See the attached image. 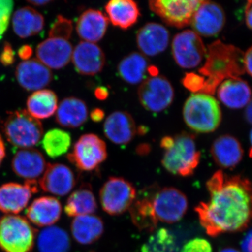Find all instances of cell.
Listing matches in <instances>:
<instances>
[{"label": "cell", "instance_id": "e0dca14e", "mask_svg": "<svg viewBox=\"0 0 252 252\" xmlns=\"http://www.w3.org/2000/svg\"><path fill=\"white\" fill-rule=\"evenodd\" d=\"M137 47L144 56H155L166 50L170 42V32L160 23H149L137 33Z\"/></svg>", "mask_w": 252, "mask_h": 252}, {"label": "cell", "instance_id": "9c48e42d", "mask_svg": "<svg viewBox=\"0 0 252 252\" xmlns=\"http://www.w3.org/2000/svg\"><path fill=\"white\" fill-rule=\"evenodd\" d=\"M172 53L176 63L183 69H193L206 57L207 49L200 36L187 30L176 34L172 41Z\"/></svg>", "mask_w": 252, "mask_h": 252}, {"label": "cell", "instance_id": "7a4b0ae2", "mask_svg": "<svg viewBox=\"0 0 252 252\" xmlns=\"http://www.w3.org/2000/svg\"><path fill=\"white\" fill-rule=\"evenodd\" d=\"M244 54L236 46L220 40L207 46L206 61L198 71L205 79L202 94L212 95L223 81L245 74Z\"/></svg>", "mask_w": 252, "mask_h": 252}, {"label": "cell", "instance_id": "f5cc1de1", "mask_svg": "<svg viewBox=\"0 0 252 252\" xmlns=\"http://www.w3.org/2000/svg\"><path fill=\"white\" fill-rule=\"evenodd\" d=\"M250 148L249 150V156L250 158H252V129L250 134Z\"/></svg>", "mask_w": 252, "mask_h": 252}, {"label": "cell", "instance_id": "5b68a950", "mask_svg": "<svg viewBox=\"0 0 252 252\" xmlns=\"http://www.w3.org/2000/svg\"><path fill=\"white\" fill-rule=\"evenodd\" d=\"M36 233L24 217L5 215L0 220V248L4 252H31Z\"/></svg>", "mask_w": 252, "mask_h": 252}, {"label": "cell", "instance_id": "5bb4252c", "mask_svg": "<svg viewBox=\"0 0 252 252\" xmlns=\"http://www.w3.org/2000/svg\"><path fill=\"white\" fill-rule=\"evenodd\" d=\"M38 190L35 181H26L24 185L6 183L0 187V210L8 215H17L23 211Z\"/></svg>", "mask_w": 252, "mask_h": 252}, {"label": "cell", "instance_id": "e575fe53", "mask_svg": "<svg viewBox=\"0 0 252 252\" xmlns=\"http://www.w3.org/2000/svg\"><path fill=\"white\" fill-rule=\"evenodd\" d=\"M180 245L172 230L166 228L157 229L142 245L141 252H179Z\"/></svg>", "mask_w": 252, "mask_h": 252}, {"label": "cell", "instance_id": "f6af8a7d", "mask_svg": "<svg viewBox=\"0 0 252 252\" xmlns=\"http://www.w3.org/2000/svg\"><path fill=\"white\" fill-rule=\"evenodd\" d=\"M242 248L244 252H252V230L244 238Z\"/></svg>", "mask_w": 252, "mask_h": 252}, {"label": "cell", "instance_id": "8992f818", "mask_svg": "<svg viewBox=\"0 0 252 252\" xmlns=\"http://www.w3.org/2000/svg\"><path fill=\"white\" fill-rule=\"evenodd\" d=\"M3 130L10 143L22 149L32 148L37 144L44 132L41 122L26 110L8 113Z\"/></svg>", "mask_w": 252, "mask_h": 252}, {"label": "cell", "instance_id": "ffe728a7", "mask_svg": "<svg viewBox=\"0 0 252 252\" xmlns=\"http://www.w3.org/2000/svg\"><path fill=\"white\" fill-rule=\"evenodd\" d=\"M44 156L37 149H23L15 154L11 162L13 171L26 181H35L45 172Z\"/></svg>", "mask_w": 252, "mask_h": 252}, {"label": "cell", "instance_id": "681fc988", "mask_svg": "<svg viewBox=\"0 0 252 252\" xmlns=\"http://www.w3.org/2000/svg\"><path fill=\"white\" fill-rule=\"evenodd\" d=\"M5 157H6V149H5L4 141L0 135V165L4 160Z\"/></svg>", "mask_w": 252, "mask_h": 252}, {"label": "cell", "instance_id": "1f68e13d", "mask_svg": "<svg viewBox=\"0 0 252 252\" xmlns=\"http://www.w3.org/2000/svg\"><path fill=\"white\" fill-rule=\"evenodd\" d=\"M132 223L140 231L153 233L157 229L158 220L152 196L135 200L129 209Z\"/></svg>", "mask_w": 252, "mask_h": 252}, {"label": "cell", "instance_id": "7dc6e473", "mask_svg": "<svg viewBox=\"0 0 252 252\" xmlns=\"http://www.w3.org/2000/svg\"><path fill=\"white\" fill-rule=\"evenodd\" d=\"M94 95L99 100H104L108 97V90L105 87L100 86V87L97 88L94 91Z\"/></svg>", "mask_w": 252, "mask_h": 252}, {"label": "cell", "instance_id": "83f0119b", "mask_svg": "<svg viewBox=\"0 0 252 252\" xmlns=\"http://www.w3.org/2000/svg\"><path fill=\"white\" fill-rule=\"evenodd\" d=\"M87 106L84 101L70 97L63 99L58 107L56 120L63 127L76 128L87 121Z\"/></svg>", "mask_w": 252, "mask_h": 252}, {"label": "cell", "instance_id": "ac0fdd59", "mask_svg": "<svg viewBox=\"0 0 252 252\" xmlns=\"http://www.w3.org/2000/svg\"><path fill=\"white\" fill-rule=\"evenodd\" d=\"M72 46L64 39L49 38L38 45L36 57L42 64L51 69L65 67L72 56Z\"/></svg>", "mask_w": 252, "mask_h": 252}, {"label": "cell", "instance_id": "d6986e66", "mask_svg": "<svg viewBox=\"0 0 252 252\" xmlns=\"http://www.w3.org/2000/svg\"><path fill=\"white\" fill-rule=\"evenodd\" d=\"M16 77L18 84L26 90L39 91L51 83L53 74L40 61L32 59L18 64Z\"/></svg>", "mask_w": 252, "mask_h": 252}, {"label": "cell", "instance_id": "bcb514c9", "mask_svg": "<svg viewBox=\"0 0 252 252\" xmlns=\"http://www.w3.org/2000/svg\"><path fill=\"white\" fill-rule=\"evenodd\" d=\"M91 119L94 122H99L104 117V112L102 109L96 108L91 111L90 114Z\"/></svg>", "mask_w": 252, "mask_h": 252}, {"label": "cell", "instance_id": "30bf717a", "mask_svg": "<svg viewBox=\"0 0 252 252\" xmlns=\"http://www.w3.org/2000/svg\"><path fill=\"white\" fill-rule=\"evenodd\" d=\"M138 97L141 104L149 112H161L171 105L175 91L167 78L158 75L148 77L141 84Z\"/></svg>", "mask_w": 252, "mask_h": 252}, {"label": "cell", "instance_id": "7c38bea8", "mask_svg": "<svg viewBox=\"0 0 252 252\" xmlns=\"http://www.w3.org/2000/svg\"><path fill=\"white\" fill-rule=\"evenodd\" d=\"M152 198L158 220L163 223L172 224L180 221L188 210L187 197L174 187L160 189Z\"/></svg>", "mask_w": 252, "mask_h": 252}, {"label": "cell", "instance_id": "f1b7e54d", "mask_svg": "<svg viewBox=\"0 0 252 252\" xmlns=\"http://www.w3.org/2000/svg\"><path fill=\"white\" fill-rule=\"evenodd\" d=\"M150 67L147 57L134 52L123 59L118 65L119 77L127 84L136 85L142 84L147 79Z\"/></svg>", "mask_w": 252, "mask_h": 252}, {"label": "cell", "instance_id": "60d3db41", "mask_svg": "<svg viewBox=\"0 0 252 252\" xmlns=\"http://www.w3.org/2000/svg\"><path fill=\"white\" fill-rule=\"evenodd\" d=\"M15 61L14 51L9 42H4L0 54V62L4 66L11 65Z\"/></svg>", "mask_w": 252, "mask_h": 252}, {"label": "cell", "instance_id": "836d02e7", "mask_svg": "<svg viewBox=\"0 0 252 252\" xmlns=\"http://www.w3.org/2000/svg\"><path fill=\"white\" fill-rule=\"evenodd\" d=\"M39 252H69L71 240L67 232L58 226L46 227L37 236Z\"/></svg>", "mask_w": 252, "mask_h": 252}, {"label": "cell", "instance_id": "7bdbcfd3", "mask_svg": "<svg viewBox=\"0 0 252 252\" xmlns=\"http://www.w3.org/2000/svg\"><path fill=\"white\" fill-rule=\"evenodd\" d=\"M32 49L30 45H23L18 49V55L21 59L24 60V61H28V59L31 57L32 55Z\"/></svg>", "mask_w": 252, "mask_h": 252}, {"label": "cell", "instance_id": "f35d334b", "mask_svg": "<svg viewBox=\"0 0 252 252\" xmlns=\"http://www.w3.org/2000/svg\"><path fill=\"white\" fill-rule=\"evenodd\" d=\"M13 8L14 1L11 0H0V38L4 34L9 26Z\"/></svg>", "mask_w": 252, "mask_h": 252}, {"label": "cell", "instance_id": "8fae6325", "mask_svg": "<svg viewBox=\"0 0 252 252\" xmlns=\"http://www.w3.org/2000/svg\"><path fill=\"white\" fill-rule=\"evenodd\" d=\"M200 3L199 0H152L149 6L168 26L183 28L190 25Z\"/></svg>", "mask_w": 252, "mask_h": 252}, {"label": "cell", "instance_id": "ee69618b", "mask_svg": "<svg viewBox=\"0 0 252 252\" xmlns=\"http://www.w3.org/2000/svg\"><path fill=\"white\" fill-rule=\"evenodd\" d=\"M245 18L247 26L252 30V0L248 1L245 6Z\"/></svg>", "mask_w": 252, "mask_h": 252}, {"label": "cell", "instance_id": "2e32d148", "mask_svg": "<svg viewBox=\"0 0 252 252\" xmlns=\"http://www.w3.org/2000/svg\"><path fill=\"white\" fill-rule=\"evenodd\" d=\"M72 58L76 70L83 75H95L103 69L105 64V55L102 49L87 41H81L77 44Z\"/></svg>", "mask_w": 252, "mask_h": 252}, {"label": "cell", "instance_id": "f546056e", "mask_svg": "<svg viewBox=\"0 0 252 252\" xmlns=\"http://www.w3.org/2000/svg\"><path fill=\"white\" fill-rule=\"evenodd\" d=\"M15 33L21 38L36 35L44 27V16L30 6L21 8L15 12L12 19Z\"/></svg>", "mask_w": 252, "mask_h": 252}, {"label": "cell", "instance_id": "7402d4cb", "mask_svg": "<svg viewBox=\"0 0 252 252\" xmlns=\"http://www.w3.org/2000/svg\"><path fill=\"white\" fill-rule=\"evenodd\" d=\"M213 160L223 169L233 170L241 162L244 150L238 139L233 136H220L212 144L210 149Z\"/></svg>", "mask_w": 252, "mask_h": 252}, {"label": "cell", "instance_id": "4316f807", "mask_svg": "<svg viewBox=\"0 0 252 252\" xmlns=\"http://www.w3.org/2000/svg\"><path fill=\"white\" fill-rule=\"evenodd\" d=\"M105 11L109 21L123 30L132 27L140 16L138 5L132 0H112L106 4Z\"/></svg>", "mask_w": 252, "mask_h": 252}, {"label": "cell", "instance_id": "3957f363", "mask_svg": "<svg viewBox=\"0 0 252 252\" xmlns=\"http://www.w3.org/2000/svg\"><path fill=\"white\" fill-rule=\"evenodd\" d=\"M195 139V136L188 132L162 139L160 147L164 153L161 162L167 172L182 177L193 175L200 161V152Z\"/></svg>", "mask_w": 252, "mask_h": 252}, {"label": "cell", "instance_id": "44dd1931", "mask_svg": "<svg viewBox=\"0 0 252 252\" xmlns=\"http://www.w3.org/2000/svg\"><path fill=\"white\" fill-rule=\"evenodd\" d=\"M106 137L113 143L125 145L130 143L137 133L133 118L126 112H114L106 119L104 124Z\"/></svg>", "mask_w": 252, "mask_h": 252}, {"label": "cell", "instance_id": "74e56055", "mask_svg": "<svg viewBox=\"0 0 252 252\" xmlns=\"http://www.w3.org/2000/svg\"><path fill=\"white\" fill-rule=\"evenodd\" d=\"M182 84L187 90L193 94L203 93L205 86V79L197 73H187L182 80Z\"/></svg>", "mask_w": 252, "mask_h": 252}, {"label": "cell", "instance_id": "b9f144b4", "mask_svg": "<svg viewBox=\"0 0 252 252\" xmlns=\"http://www.w3.org/2000/svg\"><path fill=\"white\" fill-rule=\"evenodd\" d=\"M244 66L245 72L252 77V46L244 54Z\"/></svg>", "mask_w": 252, "mask_h": 252}, {"label": "cell", "instance_id": "ba28073f", "mask_svg": "<svg viewBox=\"0 0 252 252\" xmlns=\"http://www.w3.org/2000/svg\"><path fill=\"white\" fill-rule=\"evenodd\" d=\"M68 160L82 171L90 172L98 168L107 158L105 142L94 134L81 136L74 144Z\"/></svg>", "mask_w": 252, "mask_h": 252}, {"label": "cell", "instance_id": "4fadbf2b", "mask_svg": "<svg viewBox=\"0 0 252 252\" xmlns=\"http://www.w3.org/2000/svg\"><path fill=\"white\" fill-rule=\"evenodd\" d=\"M225 14L220 5L210 1H201L192 18L193 31L199 36H216L224 27Z\"/></svg>", "mask_w": 252, "mask_h": 252}, {"label": "cell", "instance_id": "816d5d0a", "mask_svg": "<svg viewBox=\"0 0 252 252\" xmlns=\"http://www.w3.org/2000/svg\"><path fill=\"white\" fill-rule=\"evenodd\" d=\"M219 252H240L238 251L236 249H234L233 248H225L221 249Z\"/></svg>", "mask_w": 252, "mask_h": 252}, {"label": "cell", "instance_id": "6da1fadb", "mask_svg": "<svg viewBox=\"0 0 252 252\" xmlns=\"http://www.w3.org/2000/svg\"><path fill=\"white\" fill-rule=\"evenodd\" d=\"M210 199L195 207L207 235L217 237L246 229L252 220V184L242 176L215 172L206 183Z\"/></svg>", "mask_w": 252, "mask_h": 252}, {"label": "cell", "instance_id": "f907efd6", "mask_svg": "<svg viewBox=\"0 0 252 252\" xmlns=\"http://www.w3.org/2000/svg\"><path fill=\"white\" fill-rule=\"evenodd\" d=\"M28 2L32 5H34V6H42L50 4L51 1L50 0H28Z\"/></svg>", "mask_w": 252, "mask_h": 252}, {"label": "cell", "instance_id": "9a60e30c", "mask_svg": "<svg viewBox=\"0 0 252 252\" xmlns=\"http://www.w3.org/2000/svg\"><path fill=\"white\" fill-rule=\"evenodd\" d=\"M39 185L46 193L64 196L75 187V176L72 170L64 164H47Z\"/></svg>", "mask_w": 252, "mask_h": 252}, {"label": "cell", "instance_id": "277c9868", "mask_svg": "<svg viewBox=\"0 0 252 252\" xmlns=\"http://www.w3.org/2000/svg\"><path fill=\"white\" fill-rule=\"evenodd\" d=\"M183 118L186 124L195 132H214L221 122L220 103L211 94H193L186 101Z\"/></svg>", "mask_w": 252, "mask_h": 252}, {"label": "cell", "instance_id": "d4e9b609", "mask_svg": "<svg viewBox=\"0 0 252 252\" xmlns=\"http://www.w3.org/2000/svg\"><path fill=\"white\" fill-rule=\"evenodd\" d=\"M108 24V18L102 11L91 9L79 16L76 29L81 39L95 44L105 35Z\"/></svg>", "mask_w": 252, "mask_h": 252}, {"label": "cell", "instance_id": "ab89813d", "mask_svg": "<svg viewBox=\"0 0 252 252\" xmlns=\"http://www.w3.org/2000/svg\"><path fill=\"white\" fill-rule=\"evenodd\" d=\"M180 252H212V248L206 239L195 238L187 242Z\"/></svg>", "mask_w": 252, "mask_h": 252}, {"label": "cell", "instance_id": "d6a6232c", "mask_svg": "<svg viewBox=\"0 0 252 252\" xmlns=\"http://www.w3.org/2000/svg\"><path fill=\"white\" fill-rule=\"evenodd\" d=\"M58 107L57 95L49 89L35 91L27 101L28 112L37 120L51 117Z\"/></svg>", "mask_w": 252, "mask_h": 252}, {"label": "cell", "instance_id": "52a82bcc", "mask_svg": "<svg viewBox=\"0 0 252 252\" xmlns=\"http://www.w3.org/2000/svg\"><path fill=\"white\" fill-rule=\"evenodd\" d=\"M137 198V190L131 182L123 177H111L99 190L102 210L112 216L125 213Z\"/></svg>", "mask_w": 252, "mask_h": 252}, {"label": "cell", "instance_id": "cb8c5ba5", "mask_svg": "<svg viewBox=\"0 0 252 252\" xmlns=\"http://www.w3.org/2000/svg\"><path fill=\"white\" fill-rule=\"evenodd\" d=\"M217 96L228 108H243L251 100V88L247 81L240 77L226 79L217 89Z\"/></svg>", "mask_w": 252, "mask_h": 252}, {"label": "cell", "instance_id": "d590c367", "mask_svg": "<svg viewBox=\"0 0 252 252\" xmlns=\"http://www.w3.org/2000/svg\"><path fill=\"white\" fill-rule=\"evenodd\" d=\"M42 145L48 156L55 158L67 152L71 145V137L65 131L53 129L44 135Z\"/></svg>", "mask_w": 252, "mask_h": 252}, {"label": "cell", "instance_id": "c3c4849f", "mask_svg": "<svg viewBox=\"0 0 252 252\" xmlns=\"http://www.w3.org/2000/svg\"><path fill=\"white\" fill-rule=\"evenodd\" d=\"M245 117L247 122L252 124V97L245 109Z\"/></svg>", "mask_w": 252, "mask_h": 252}, {"label": "cell", "instance_id": "484cf974", "mask_svg": "<svg viewBox=\"0 0 252 252\" xmlns=\"http://www.w3.org/2000/svg\"><path fill=\"white\" fill-rule=\"evenodd\" d=\"M104 230L103 220L94 215L74 217L71 224L73 238L81 245L95 243L103 235Z\"/></svg>", "mask_w": 252, "mask_h": 252}, {"label": "cell", "instance_id": "8d00e7d4", "mask_svg": "<svg viewBox=\"0 0 252 252\" xmlns=\"http://www.w3.org/2000/svg\"><path fill=\"white\" fill-rule=\"evenodd\" d=\"M73 25L72 21L59 15L51 26L49 31L50 38L67 40L72 35Z\"/></svg>", "mask_w": 252, "mask_h": 252}, {"label": "cell", "instance_id": "603a6c76", "mask_svg": "<svg viewBox=\"0 0 252 252\" xmlns=\"http://www.w3.org/2000/svg\"><path fill=\"white\" fill-rule=\"evenodd\" d=\"M62 205L57 198L43 196L35 199L26 210V216L34 225L49 227L61 218Z\"/></svg>", "mask_w": 252, "mask_h": 252}, {"label": "cell", "instance_id": "4dcf8cb0", "mask_svg": "<svg viewBox=\"0 0 252 252\" xmlns=\"http://www.w3.org/2000/svg\"><path fill=\"white\" fill-rule=\"evenodd\" d=\"M97 209V200L91 186L83 185L67 199L64 211L71 217L93 215Z\"/></svg>", "mask_w": 252, "mask_h": 252}]
</instances>
